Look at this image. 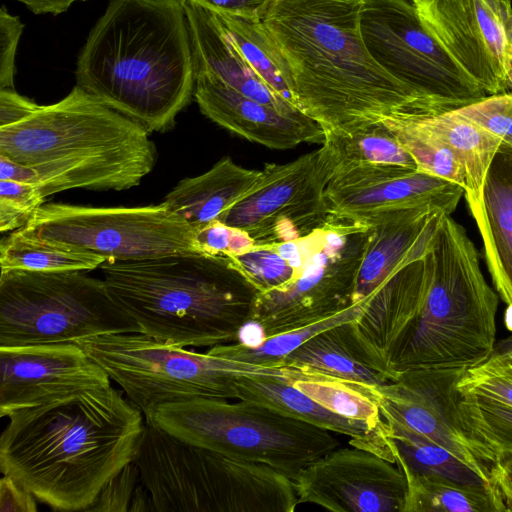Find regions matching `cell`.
<instances>
[{
  "mask_svg": "<svg viewBox=\"0 0 512 512\" xmlns=\"http://www.w3.org/2000/svg\"><path fill=\"white\" fill-rule=\"evenodd\" d=\"M362 0H276L264 24L292 72L301 111L324 131L353 133L393 118L435 115L367 50Z\"/></svg>",
  "mask_w": 512,
  "mask_h": 512,
  "instance_id": "7a4b0ae2",
  "label": "cell"
},
{
  "mask_svg": "<svg viewBox=\"0 0 512 512\" xmlns=\"http://www.w3.org/2000/svg\"><path fill=\"white\" fill-rule=\"evenodd\" d=\"M505 326L512 332V305H508L505 313Z\"/></svg>",
  "mask_w": 512,
  "mask_h": 512,
  "instance_id": "f5cc1de1",
  "label": "cell"
},
{
  "mask_svg": "<svg viewBox=\"0 0 512 512\" xmlns=\"http://www.w3.org/2000/svg\"><path fill=\"white\" fill-rule=\"evenodd\" d=\"M0 180H10L40 187V177L32 167L0 155Z\"/></svg>",
  "mask_w": 512,
  "mask_h": 512,
  "instance_id": "681fc988",
  "label": "cell"
},
{
  "mask_svg": "<svg viewBox=\"0 0 512 512\" xmlns=\"http://www.w3.org/2000/svg\"><path fill=\"white\" fill-rule=\"evenodd\" d=\"M428 255L388 278L370 296L364 311L353 322L364 346L388 367L394 344L416 314L427 292L430 280Z\"/></svg>",
  "mask_w": 512,
  "mask_h": 512,
  "instance_id": "603a6c76",
  "label": "cell"
},
{
  "mask_svg": "<svg viewBox=\"0 0 512 512\" xmlns=\"http://www.w3.org/2000/svg\"><path fill=\"white\" fill-rule=\"evenodd\" d=\"M459 407L469 429L496 459L512 453L511 406L476 395L462 394Z\"/></svg>",
  "mask_w": 512,
  "mask_h": 512,
  "instance_id": "74e56055",
  "label": "cell"
},
{
  "mask_svg": "<svg viewBox=\"0 0 512 512\" xmlns=\"http://www.w3.org/2000/svg\"><path fill=\"white\" fill-rule=\"evenodd\" d=\"M211 12L264 20L276 0H188Z\"/></svg>",
  "mask_w": 512,
  "mask_h": 512,
  "instance_id": "f6af8a7d",
  "label": "cell"
},
{
  "mask_svg": "<svg viewBox=\"0 0 512 512\" xmlns=\"http://www.w3.org/2000/svg\"><path fill=\"white\" fill-rule=\"evenodd\" d=\"M510 88L512 89V72H511V76H510Z\"/></svg>",
  "mask_w": 512,
  "mask_h": 512,
  "instance_id": "9f6ffc18",
  "label": "cell"
},
{
  "mask_svg": "<svg viewBox=\"0 0 512 512\" xmlns=\"http://www.w3.org/2000/svg\"><path fill=\"white\" fill-rule=\"evenodd\" d=\"M490 477L502 496L506 512H512V453L501 455L490 465Z\"/></svg>",
  "mask_w": 512,
  "mask_h": 512,
  "instance_id": "c3c4849f",
  "label": "cell"
},
{
  "mask_svg": "<svg viewBox=\"0 0 512 512\" xmlns=\"http://www.w3.org/2000/svg\"><path fill=\"white\" fill-rule=\"evenodd\" d=\"M322 145L332 161L333 175L340 171L371 165L417 169L412 157L383 124L348 134L324 131Z\"/></svg>",
  "mask_w": 512,
  "mask_h": 512,
  "instance_id": "836d02e7",
  "label": "cell"
},
{
  "mask_svg": "<svg viewBox=\"0 0 512 512\" xmlns=\"http://www.w3.org/2000/svg\"><path fill=\"white\" fill-rule=\"evenodd\" d=\"M419 118L453 150L463 166L467 181L464 196L476 222L481 215L485 178L501 138L455 110Z\"/></svg>",
  "mask_w": 512,
  "mask_h": 512,
  "instance_id": "83f0119b",
  "label": "cell"
},
{
  "mask_svg": "<svg viewBox=\"0 0 512 512\" xmlns=\"http://www.w3.org/2000/svg\"><path fill=\"white\" fill-rule=\"evenodd\" d=\"M384 419L390 427L395 464L401 471L469 486H494L489 476L447 448L415 434L394 420Z\"/></svg>",
  "mask_w": 512,
  "mask_h": 512,
  "instance_id": "4dcf8cb0",
  "label": "cell"
},
{
  "mask_svg": "<svg viewBox=\"0 0 512 512\" xmlns=\"http://www.w3.org/2000/svg\"><path fill=\"white\" fill-rule=\"evenodd\" d=\"M259 176L260 170L245 168L226 156L205 173L179 181L162 202L195 231L221 221Z\"/></svg>",
  "mask_w": 512,
  "mask_h": 512,
  "instance_id": "4316f807",
  "label": "cell"
},
{
  "mask_svg": "<svg viewBox=\"0 0 512 512\" xmlns=\"http://www.w3.org/2000/svg\"><path fill=\"white\" fill-rule=\"evenodd\" d=\"M455 111L489 129L512 148V93L488 95Z\"/></svg>",
  "mask_w": 512,
  "mask_h": 512,
  "instance_id": "60d3db41",
  "label": "cell"
},
{
  "mask_svg": "<svg viewBox=\"0 0 512 512\" xmlns=\"http://www.w3.org/2000/svg\"><path fill=\"white\" fill-rule=\"evenodd\" d=\"M353 322L313 336L290 353L281 368L318 373L374 388L397 380L390 368L364 346Z\"/></svg>",
  "mask_w": 512,
  "mask_h": 512,
  "instance_id": "d4e9b609",
  "label": "cell"
},
{
  "mask_svg": "<svg viewBox=\"0 0 512 512\" xmlns=\"http://www.w3.org/2000/svg\"><path fill=\"white\" fill-rule=\"evenodd\" d=\"M99 268L110 296L141 334L181 347L236 341L258 294L228 256L107 259Z\"/></svg>",
  "mask_w": 512,
  "mask_h": 512,
  "instance_id": "277c9868",
  "label": "cell"
},
{
  "mask_svg": "<svg viewBox=\"0 0 512 512\" xmlns=\"http://www.w3.org/2000/svg\"><path fill=\"white\" fill-rule=\"evenodd\" d=\"M130 512L155 511L151 496L145 486L140 483L135 489L132 501L129 507Z\"/></svg>",
  "mask_w": 512,
  "mask_h": 512,
  "instance_id": "816d5d0a",
  "label": "cell"
},
{
  "mask_svg": "<svg viewBox=\"0 0 512 512\" xmlns=\"http://www.w3.org/2000/svg\"><path fill=\"white\" fill-rule=\"evenodd\" d=\"M108 257L57 240L46 239L21 228L0 242L1 273L12 270L56 272L90 271Z\"/></svg>",
  "mask_w": 512,
  "mask_h": 512,
  "instance_id": "f546056e",
  "label": "cell"
},
{
  "mask_svg": "<svg viewBox=\"0 0 512 512\" xmlns=\"http://www.w3.org/2000/svg\"><path fill=\"white\" fill-rule=\"evenodd\" d=\"M369 224L328 217L304 236L305 258L287 285L258 293L250 322L269 337L335 315L353 305Z\"/></svg>",
  "mask_w": 512,
  "mask_h": 512,
  "instance_id": "8fae6325",
  "label": "cell"
},
{
  "mask_svg": "<svg viewBox=\"0 0 512 512\" xmlns=\"http://www.w3.org/2000/svg\"><path fill=\"white\" fill-rule=\"evenodd\" d=\"M403 474L407 482L404 512H506L495 486L463 485L407 471Z\"/></svg>",
  "mask_w": 512,
  "mask_h": 512,
  "instance_id": "d6a6232c",
  "label": "cell"
},
{
  "mask_svg": "<svg viewBox=\"0 0 512 512\" xmlns=\"http://www.w3.org/2000/svg\"><path fill=\"white\" fill-rule=\"evenodd\" d=\"M23 3L34 14H53L64 13L70 6L78 1L87 0H15Z\"/></svg>",
  "mask_w": 512,
  "mask_h": 512,
  "instance_id": "f907efd6",
  "label": "cell"
},
{
  "mask_svg": "<svg viewBox=\"0 0 512 512\" xmlns=\"http://www.w3.org/2000/svg\"><path fill=\"white\" fill-rule=\"evenodd\" d=\"M195 100L201 112L220 127L270 149L323 143L324 130L302 111L284 114L246 97L217 78L196 72Z\"/></svg>",
  "mask_w": 512,
  "mask_h": 512,
  "instance_id": "ffe728a7",
  "label": "cell"
},
{
  "mask_svg": "<svg viewBox=\"0 0 512 512\" xmlns=\"http://www.w3.org/2000/svg\"><path fill=\"white\" fill-rule=\"evenodd\" d=\"M140 333L104 280L83 271L0 273V347Z\"/></svg>",
  "mask_w": 512,
  "mask_h": 512,
  "instance_id": "30bf717a",
  "label": "cell"
},
{
  "mask_svg": "<svg viewBox=\"0 0 512 512\" xmlns=\"http://www.w3.org/2000/svg\"><path fill=\"white\" fill-rule=\"evenodd\" d=\"M463 195L464 189L452 181L393 165L337 172L325 191L329 217L362 224L387 213L426 206L451 215Z\"/></svg>",
  "mask_w": 512,
  "mask_h": 512,
  "instance_id": "ac0fdd59",
  "label": "cell"
},
{
  "mask_svg": "<svg viewBox=\"0 0 512 512\" xmlns=\"http://www.w3.org/2000/svg\"><path fill=\"white\" fill-rule=\"evenodd\" d=\"M457 388L462 394L480 396L512 407V347L495 346L485 361L464 372Z\"/></svg>",
  "mask_w": 512,
  "mask_h": 512,
  "instance_id": "f35d334b",
  "label": "cell"
},
{
  "mask_svg": "<svg viewBox=\"0 0 512 512\" xmlns=\"http://www.w3.org/2000/svg\"><path fill=\"white\" fill-rule=\"evenodd\" d=\"M467 369H430L402 373L377 387L382 416L439 444L490 477L494 454L465 423L458 381ZM491 478V477H490Z\"/></svg>",
  "mask_w": 512,
  "mask_h": 512,
  "instance_id": "2e32d148",
  "label": "cell"
},
{
  "mask_svg": "<svg viewBox=\"0 0 512 512\" xmlns=\"http://www.w3.org/2000/svg\"><path fill=\"white\" fill-rule=\"evenodd\" d=\"M37 499L25 487L8 475L0 480L1 512H35Z\"/></svg>",
  "mask_w": 512,
  "mask_h": 512,
  "instance_id": "bcb514c9",
  "label": "cell"
},
{
  "mask_svg": "<svg viewBox=\"0 0 512 512\" xmlns=\"http://www.w3.org/2000/svg\"><path fill=\"white\" fill-rule=\"evenodd\" d=\"M24 24L11 15L4 5L0 8V89H14L15 58Z\"/></svg>",
  "mask_w": 512,
  "mask_h": 512,
  "instance_id": "ee69618b",
  "label": "cell"
},
{
  "mask_svg": "<svg viewBox=\"0 0 512 512\" xmlns=\"http://www.w3.org/2000/svg\"><path fill=\"white\" fill-rule=\"evenodd\" d=\"M298 501L334 512H404L407 482L394 463L358 447L336 448L293 480Z\"/></svg>",
  "mask_w": 512,
  "mask_h": 512,
  "instance_id": "e0dca14e",
  "label": "cell"
},
{
  "mask_svg": "<svg viewBox=\"0 0 512 512\" xmlns=\"http://www.w3.org/2000/svg\"><path fill=\"white\" fill-rule=\"evenodd\" d=\"M383 125L412 157L418 171L452 181L465 191L467 181L460 161L453 150L423 124L419 116L388 119Z\"/></svg>",
  "mask_w": 512,
  "mask_h": 512,
  "instance_id": "d590c367",
  "label": "cell"
},
{
  "mask_svg": "<svg viewBox=\"0 0 512 512\" xmlns=\"http://www.w3.org/2000/svg\"><path fill=\"white\" fill-rule=\"evenodd\" d=\"M40 105L15 89H0V127L16 124L39 109Z\"/></svg>",
  "mask_w": 512,
  "mask_h": 512,
  "instance_id": "7dc6e473",
  "label": "cell"
},
{
  "mask_svg": "<svg viewBox=\"0 0 512 512\" xmlns=\"http://www.w3.org/2000/svg\"><path fill=\"white\" fill-rule=\"evenodd\" d=\"M195 241L202 254L228 257L245 253L256 244L245 231L220 220L195 230Z\"/></svg>",
  "mask_w": 512,
  "mask_h": 512,
  "instance_id": "b9f144b4",
  "label": "cell"
},
{
  "mask_svg": "<svg viewBox=\"0 0 512 512\" xmlns=\"http://www.w3.org/2000/svg\"><path fill=\"white\" fill-rule=\"evenodd\" d=\"M509 38H510V45H511V48H512V22H511V27H510Z\"/></svg>",
  "mask_w": 512,
  "mask_h": 512,
  "instance_id": "11a10c76",
  "label": "cell"
},
{
  "mask_svg": "<svg viewBox=\"0 0 512 512\" xmlns=\"http://www.w3.org/2000/svg\"><path fill=\"white\" fill-rule=\"evenodd\" d=\"M255 73L275 93L300 109L292 72L264 21L212 12Z\"/></svg>",
  "mask_w": 512,
  "mask_h": 512,
  "instance_id": "f1b7e54d",
  "label": "cell"
},
{
  "mask_svg": "<svg viewBox=\"0 0 512 512\" xmlns=\"http://www.w3.org/2000/svg\"><path fill=\"white\" fill-rule=\"evenodd\" d=\"M425 28L488 95L507 92L512 72L510 0H412Z\"/></svg>",
  "mask_w": 512,
  "mask_h": 512,
  "instance_id": "9a60e30c",
  "label": "cell"
},
{
  "mask_svg": "<svg viewBox=\"0 0 512 512\" xmlns=\"http://www.w3.org/2000/svg\"><path fill=\"white\" fill-rule=\"evenodd\" d=\"M0 155L35 169L45 198L70 189L128 190L156 162L142 126L77 85L62 100L0 127Z\"/></svg>",
  "mask_w": 512,
  "mask_h": 512,
  "instance_id": "5b68a950",
  "label": "cell"
},
{
  "mask_svg": "<svg viewBox=\"0 0 512 512\" xmlns=\"http://www.w3.org/2000/svg\"><path fill=\"white\" fill-rule=\"evenodd\" d=\"M86 354L125 392L148 421L164 404L195 398L237 399L244 374L282 375L285 368L258 366L157 341L141 333L77 340Z\"/></svg>",
  "mask_w": 512,
  "mask_h": 512,
  "instance_id": "9c48e42d",
  "label": "cell"
},
{
  "mask_svg": "<svg viewBox=\"0 0 512 512\" xmlns=\"http://www.w3.org/2000/svg\"><path fill=\"white\" fill-rule=\"evenodd\" d=\"M360 30L381 68L437 113L488 96L425 28L412 0H362Z\"/></svg>",
  "mask_w": 512,
  "mask_h": 512,
  "instance_id": "7c38bea8",
  "label": "cell"
},
{
  "mask_svg": "<svg viewBox=\"0 0 512 512\" xmlns=\"http://www.w3.org/2000/svg\"><path fill=\"white\" fill-rule=\"evenodd\" d=\"M188 19L196 72L214 76L230 88L281 113L295 108L255 73L216 16L188 0H181Z\"/></svg>",
  "mask_w": 512,
  "mask_h": 512,
  "instance_id": "cb8c5ba5",
  "label": "cell"
},
{
  "mask_svg": "<svg viewBox=\"0 0 512 512\" xmlns=\"http://www.w3.org/2000/svg\"><path fill=\"white\" fill-rule=\"evenodd\" d=\"M304 237L279 243L255 244L245 253L230 256L236 269L257 290L281 288L298 274L305 258Z\"/></svg>",
  "mask_w": 512,
  "mask_h": 512,
  "instance_id": "8d00e7d4",
  "label": "cell"
},
{
  "mask_svg": "<svg viewBox=\"0 0 512 512\" xmlns=\"http://www.w3.org/2000/svg\"><path fill=\"white\" fill-rule=\"evenodd\" d=\"M369 298L370 296L320 321L264 337L256 345H249L244 342L220 344L211 347L208 351L240 362L281 368L283 360L313 336L336 325L357 320L364 311Z\"/></svg>",
  "mask_w": 512,
  "mask_h": 512,
  "instance_id": "e575fe53",
  "label": "cell"
},
{
  "mask_svg": "<svg viewBox=\"0 0 512 512\" xmlns=\"http://www.w3.org/2000/svg\"><path fill=\"white\" fill-rule=\"evenodd\" d=\"M157 512H293L292 479L273 467L231 458L146 423L135 459Z\"/></svg>",
  "mask_w": 512,
  "mask_h": 512,
  "instance_id": "52a82bcc",
  "label": "cell"
},
{
  "mask_svg": "<svg viewBox=\"0 0 512 512\" xmlns=\"http://www.w3.org/2000/svg\"><path fill=\"white\" fill-rule=\"evenodd\" d=\"M23 229L121 261L202 254L194 229L163 202L139 207L43 204Z\"/></svg>",
  "mask_w": 512,
  "mask_h": 512,
  "instance_id": "4fadbf2b",
  "label": "cell"
},
{
  "mask_svg": "<svg viewBox=\"0 0 512 512\" xmlns=\"http://www.w3.org/2000/svg\"><path fill=\"white\" fill-rule=\"evenodd\" d=\"M44 200L39 186L0 180V231L5 233L25 227Z\"/></svg>",
  "mask_w": 512,
  "mask_h": 512,
  "instance_id": "ab89813d",
  "label": "cell"
},
{
  "mask_svg": "<svg viewBox=\"0 0 512 512\" xmlns=\"http://www.w3.org/2000/svg\"><path fill=\"white\" fill-rule=\"evenodd\" d=\"M500 346H509V347H512V338H508L504 341H502L500 344H498Z\"/></svg>",
  "mask_w": 512,
  "mask_h": 512,
  "instance_id": "db71d44e",
  "label": "cell"
},
{
  "mask_svg": "<svg viewBox=\"0 0 512 512\" xmlns=\"http://www.w3.org/2000/svg\"><path fill=\"white\" fill-rule=\"evenodd\" d=\"M428 257L427 292L388 358L398 378L416 370L468 369L496 346L498 296L474 243L451 215L442 217Z\"/></svg>",
  "mask_w": 512,
  "mask_h": 512,
  "instance_id": "8992f818",
  "label": "cell"
},
{
  "mask_svg": "<svg viewBox=\"0 0 512 512\" xmlns=\"http://www.w3.org/2000/svg\"><path fill=\"white\" fill-rule=\"evenodd\" d=\"M445 214L438 207L426 206L387 213L368 223L353 304L371 296L404 266L426 257Z\"/></svg>",
  "mask_w": 512,
  "mask_h": 512,
  "instance_id": "44dd1931",
  "label": "cell"
},
{
  "mask_svg": "<svg viewBox=\"0 0 512 512\" xmlns=\"http://www.w3.org/2000/svg\"><path fill=\"white\" fill-rule=\"evenodd\" d=\"M0 470L47 506L85 511L103 486L135 461L142 411L111 384L8 416Z\"/></svg>",
  "mask_w": 512,
  "mask_h": 512,
  "instance_id": "6da1fadb",
  "label": "cell"
},
{
  "mask_svg": "<svg viewBox=\"0 0 512 512\" xmlns=\"http://www.w3.org/2000/svg\"><path fill=\"white\" fill-rule=\"evenodd\" d=\"M111 384L75 342L0 347V416Z\"/></svg>",
  "mask_w": 512,
  "mask_h": 512,
  "instance_id": "d6986e66",
  "label": "cell"
},
{
  "mask_svg": "<svg viewBox=\"0 0 512 512\" xmlns=\"http://www.w3.org/2000/svg\"><path fill=\"white\" fill-rule=\"evenodd\" d=\"M476 225L492 282L512 305V148L501 143L488 169Z\"/></svg>",
  "mask_w": 512,
  "mask_h": 512,
  "instance_id": "484cf974",
  "label": "cell"
},
{
  "mask_svg": "<svg viewBox=\"0 0 512 512\" xmlns=\"http://www.w3.org/2000/svg\"><path fill=\"white\" fill-rule=\"evenodd\" d=\"M286 371L296 389L328 410L373 429L390 431L380 410L377 388L313 372L290 368Z\"/></svg>",
  "mask_w": 512,
  "mask_h": 512,
  "instance_id": "1f68e13d",
  "label": "cell"
},
{
  "mask_svg": "<svg viewBox=\"0 0 512 512\" xmlns=\"http://www.w3.org/2000/svg\"><path fill=\"white\" fill-rule=\"evenodd\" d=\"M237 399L265 404L317 427L345 435L350 446L371 451L395 464L390 431H380L367 424L336 414L300 390L282 375H240L235 380Z\"/></svg>",
  "mask_w": 512,
  "mask_h": 512,
  "instance_id": "7402d4cb",
  "label": "cell"
},
{
  "mask_svg": "<svg viewBox=\"0 0 512 512\" xmlns=\"http://www.w3.org/2000/svg\"><path fill=\"white\" fill-rule=\"evenodd\" d=\"M76 85L148 133L174 126L196 68L181 0H109L77 59Z\"/></svg>",
  "mask_w": 512,
  "mask_h": 512,
  "instance_id": "3957f363",
  "label": "cell"
},
{
  "mask_svg": "<svg viewBox=\"0 0 512 512\" xmlns=\"http://www.w3.org/2000/svg\"><path fill=\"white\" fill-rule=\"evenodd\" d=\"M140 481V472L135 462L127 464L103 486L93 503L85 511H129L132 497Z\"/></svg>",
  "mask_w": 512,
  "mask_h": 512,
  "instance_id": "7bdbcfd3",
  "label": "cell"
},
{
  "mask_svg": "<svg viewBox=\"0 0 512 512\" xmlns=\"http://www.w3.org/2000/svg\"><path fill=\"white\" fill-rule=\"evenodd\" d=\"M146 423L222 455L269 465L292 480L339 447L331 431L250 400L195 398L164 404Z\"/></svg>",
  "mask_w": 512,
  "mask_h": 512,
  "instance_id": "ba28073f",
  "label": "cell"
},
{
  "mask_svg": "<svg viewBox=\"0 0 512 512\" xmlns=\"http://www.w3.org/2000/svg\"><path fill=\"white\" fill-rule=\"evenodd\" d=\"M333 171L323 145L287 163H267L221 221L245 231L256 244L304 237L329 217L325 191Z\"/></svg>",
  "mask_w": 512,
  "mask_h": 512,
  "instance_id": "5bb4252c",
  "label": "cell"
}]
</instances>
